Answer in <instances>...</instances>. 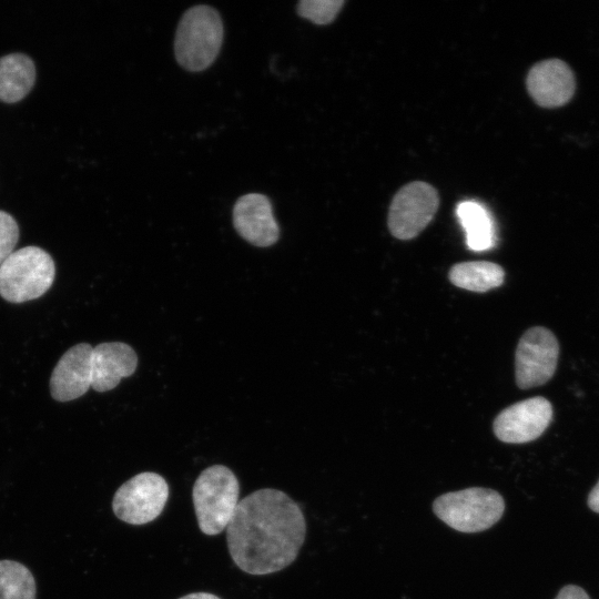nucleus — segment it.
<instances>
[{"label": "nucleus", "mask_w": 599, "mask_h": 599, "mask_svg": "<svg viewBox=\"0 0 599 599\" xmlns=\"http://www.w3.org/2000/svg\"><path fill=\"white\" fill-rule=\"evenodd\" d=\"M588 506L599 514V480L588 496Z\"/></svg>", "instance_id": "412c9836"}, {"label": "nucleus", "mask_w": 599, "mask_h": 599, "mask_svg": "<svg viewBox=\"0 0 599 599\" xmlns=\"http://www.w3.org/2000/svg\"><path fill=\"white\" fill-rule=\"evenodd\" d=\"M35 80L33 61L26 54L12 53L0 58V100L13 103L23 99Z\"/></svg>", "instance_id": "4468645a"}, {"label": "nucleus", "mask_w": 599, "mask_h": 599, "mask_svg": "<svg viewBox=\"0 0 599 599\" xmlns=\"http://www.w3.org/2000/svg\"><path fill=\"white\" fill-rule=\"evenodd\" d=\"M223 41V23L210 6H195L182 16L174 40L177 63L187 71L207 69L216 59Z\"/></svg>", "instance_id": "f03ea898"}, {"label": "nucleus", "mask_w": 599, "mask_h": 599, "mask_svg": "<svg viewBox=\"0 0 599 599\" xmlns=\"http://www.w3.org/2000/svg\"><path fill=\"white\" fill-rule=\"evenodd\" d=\"M169 498V485L159 474L140 473L115 491L112 500L114 515L130 525L151 522L162 512Z\"/></svg>", "instance_id": "423d86ee"}, {"label": "nucleus", "mask_w": 599, "mask_h": 599, "mask_svg": "<svg viewBox=\"0 0 599 599\" xmlns=\"http://www.w3.org/2000/svg\"><path fill=\"white\" fill-rule=\"evenodd\" d=\"M54 275L48 252L38 246L19 248L0 265V295L11 303L39 298L51 287Z\"/></svg>", "instance_id": "20e7f679"}, {"label": "nucleus", "mask_w": 599, "mask_h": 599, "mask_svg": "<svg viewBox=\"0 0 599 599\" xmlns=\"http://www.w3.org/2000/svg\"><path fill=\"white\" fill-rule=\"evenodd\" d=\"M138 366L133 348L122 342L101 343L92 352L91 387L97 392L111 390L122 378L131 376Z\"/></svg>", "instance_id": "ddd939ff"}, {"label": "nucleus", "mask_w": 599, "mask_h": 599, "mask_svg": "<svg viewBox=\"0 0 599 599\" xmlns=\"http://www.w3.org/2000/svg\"><path fill=\"white\" fill-rule=\"evenodd\" d=\"M438 205V193L430 184L416 181L404 185L389 206L390 233L399 240L417 236L433 220Z\"/></svg>", "instance_id": "6e6552de"}, {"label": "nucleus", "mask_w": 599, "mask_h": 599, "mask_svg": "<svg viewBox=\"0 0 599 599\" xmlns=\"http://www.w3.org/2000/svg\"><path fill=\"white\" fill-rule=\"evenodd\" d=\"M552 419V406L541 396L515 403L501 410L494 420L496 437L508 444L537 439Z\"/></svg>", "instance_id": "1a4fd4ad"}, {"label": "nucleus", "mask_w": 599, "mask_h": 599, "mask_svg": "<svg viewBox=\"0 0 599 599\" xmlns=\"http://www.w3.org/2000/svg\"><path fill=\"white\" fill-rule=\"evenodd\" d=\"M93 347L80 343L68 349L57 363L50 378L51 396L70 402L84 395L92 382Z\"/></svg>", "instance_id": "f8f14e48"}, {"label": "nucleus", "mask_w": 599, "mask_h": 599, "mask_svg": "<svg viewBox=\"0 0 599 599\" xmlns=\"http://www.w3.org/2000/svg\"><path fill=\"white\" fill-rule=\"evenodd\" d=\"M435 515L447 526L460 532H479L493 527L505 511L499 493L489 488L471 487L437 497L433 504Z\"/></svg>", "instance_id": "39448f33"}, {"label": "nucleus", "mask_w": 599, "mask_h": 599, "mask_svg": "<svg viewBox=\"0 0 599 599\" xmlns=\"http://www.w3.org/2000/svg\"><path fill=\"white\" fill-rule=\"evenodd\" d=\"M233 224L240 236L258 247L273 245L280 236L272 204L260 193H248L236 201L233 207Z\"/></svg>", "instance_id": "9b49d317"}, {"label": "nucleus", "mask_w": 599, "mask_h": 599, "mask_svg": "<svg viewBox=\"0 0 599 599\" xmlns=\"http://www.w3.org/2000/svg\"><path fill=\"white\" fill-rule=\"evenodd\" d=\"M448 276L457 287L483 293L500 286L504 283L505 272L496 263L474 261L453 265Z\"/></svg>", "instance_id": "dca6fc26"}, {"label": "nucleus", "mask_w": 599, "mask_h": 599, "mask_svg": "<svg viewBox=\"0 0 599 599\" xmlns=\"http://www.w3.org/2000/svg\"><path fill=\"white\" fill-rule=\"evenodd\" d=\"M179 599H221V598L209 592H193V593L185 595Z\"/></svg>", "instance_id": "4be33fe9"}, {"label": "nucleus", "mask_w": 599, "mask_h": 599, "mask_svg": "<svg viewBox=\"0 0 599 599\" xmlns=\"http://www.w3.org/2000/svg\"><path fill=\"white\" fill-rule=\"evenodd\" d=\"M344 0H302L297 13L315 24L332 22L344 6Z\"/></svg>", "instance_id": "a211bd4d"}, {"label": "nucleus", "mask_w": 599, "mask_h": 599, "mask_svg": "<svg viewBox=\"0 0 599 599\" xmlns=\"http://www.w3.org/2000/svg\"><path fill=\"white\" fill-rule=\"evenodd\" d=\"M19 227L12 215L0 211V265L14 251Z\"/></svg>", "instance_id": "6ab92c4d"}, {"label": "nucleus", "mask_w": 599, "mask_h": 599, "mask_svg": "<svg viewBox=\"0 0 599 599\" xmlns=\"http://www.w3.org/2000/svg\"><path fill=\"white\" fill-rule=\"evenodd\" d=\"M35 581L21 562L0 560V599H35Z\"/></svg>", "instance_id": "f3484780"}, {"label": "nucleus", "mask_w": 599, "mask_h": 599, "mask_svg": "<svg viewBox=\"0 0 599 599\" xmlns=\"http://www.w3.org/2000/svg\"><path fill=\"white\" fill-rule=\"evenodd\" d=\"M456 215L470 250L486 251L495 245L496 227L486 206L476 201H463L456 207Z\"/></svg>", "instance_id": "2eb2a0df"}, {"label": "nucleus", "mask_w": 599, "mask_h": 599, "mask_svg": "<svg viewBox=\"0 0 599 599\" xmlns=\"http://www.w3.org/2000/svg\"><path fill=\"white\" fill-rule=\"evenodd\" d=\"M306 522L285 493L262 488L240 500L226 527L229 552L250 575H268L291 565L303 546Z\"/></svg>", "instance_id": "f257e3e1"}, {"label": "nucleus", "mask_w": 599, "mask_h": 599, "mask_svg": "<svg viewBox=\"0 0 599 599\" xmlns=\"http://www.w3.org/2000/svg\"><path fill=\"white\" fill-rule=\"evenodd\" d=\"M559 344L551 331L535 326L520 337L515 355V375L521 389L546 384L555 374Z\"/></svg>", "instance_id": "0eeeda50"}, {"label": "nucleus", "mask_w": 599, "mask_h": 599, "mask_svg": "<svg viewBox=\"0 0 599 599\" xmlns=\"http://www.w3.org/2000/svg\"><path fill=\"white\" fill-rule=\"evenodd\" d=\"M240 484L224 465L205 468L196 478L192 498L200 530L209 536L226 529L240 502Z\"/></svg>", "instance_id": "7ed1b4c3"}, {"label": "nucleus", "mask_w": 599, "mask_h": 599, "mask_svg": "<svg viewBox=\"0 0 599 599\" xmlns=\"http://www.w3.org/2000/svg\"><path fill=\"white\" fill-rule=\"evenodd\" d=\"M526 85L532 100L544 108L568 103L576 90L572 70L559 59L536 63L528 72Z\"/></svg>", "instance_id": "9d476101"}, {"label": "nucleus", "mask_w": 599, "mask_h": 599, "mask_svg": "<svg viewBox=\"0 0 599 599\" xmlns=\"http://www.w3.org/2000/svg\"><path fill=\"white\" fill-rule=\"evenodd\" d=\"M556 599H590V597L582 588L568 585L558 592Z\"/></svg>", "instance_id": "aec40b11"}]
</instances>
